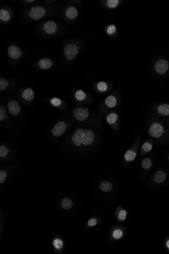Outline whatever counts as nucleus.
<instances>
[{
    "mask_svg": "<svg viewBox=\"0 0 169 254\" xmlns=\"http://www.w3.org/2000/svg\"><path fill=\"white\" fill-rule=\"evenodd\" d=\"M98 89L101 92H104L107 90V84L104 82H100L97 84Z\"/></svg>",
    "mask_w": 169,
    "mask_h": 254,
    "instance_id": "b1692460",
    "label": "nucleus"
},
{
    "mask_svg": "<svg viewBox=\"0 0 169 254\" xmlns=\"http://www.w3.org/2000/svg\"><path fill=\"white\" fill-rule=\"evenodd\" d=\"M158 111L160 114L163 116H169V105L162 104L159 106Z\"/></svg>",
    "mask_w": 169,
    "mask_h": 254,
    "instance_id": "4468645a",
    "label": "nucleus"
},
{
    "mask_svg": "<svg viewBox=\"0 0 169 254\" xmlns=\"http://www.w3.org/2000/svg\"><path fill=\"white\" fill-rule=\"evenodd\" d=\"M61 103H62L61 100L58 98H53L51 100V103L52 104V105H53V106H56V107L59 106V105L61 104Z\"/></svg>",
    "mask_w": 169,
    "mask_h": 254,
    "instance_id": "7c9ffc66",
    "label": "nucleus"
},
{
    "mask_svg": "<svg viewBox=\"0 0 169 254\" xmlns=\"http://www.w3.org/2000/svg\"><path fill=\"white\" fill-rule=\"evenodd\" d=\"M61 205L64 209H69L72 206V202L70 199L65 198L62 200Z\"/></svg>",
    "mask_w": 169,
    "mask_h": 254,
    "instance_id": "f3484780",
    "label": "nucleus"
},
{
    "mask_svg": "<svg viewBox=\"0 0 169 254\" xmlns=\"http://www.w3.org/2000/svg\"><path fill=\"white\" fill-rule=\"evenodd\" d=\"M46 13V10L43 7L36 6L32 7L29 12L30 17L34 20H39L44 17Z\"/></svg>",
    "mask_w": 169,
    "mask_h": 254,
    "instance_id": "39448f33",
    "label": "nucleus"
},
{
    "mask_svg": "<svg viewBox=\"0 0 169 254\" xmlns=\"http://www.w3.org/2000/svg\"><path fill=\"white\" fill-rule=\"evenodd\" d=\"M97 220L95 219H92L89 220V222L88 223V225L89 226H94L97 224Z\"/></svg>",
    "mask_w": 169,
    "mask_h": 254,
    "instance_id": "c9c22d12",
    "label": "nucleus"
},
{
    "mask_svg": "<svg viewBox=\"0 0 169 254\" xmlns=\"http://www.w3.org/2000/svg\"><path fill=\"white\" fill-rule=\"evenodd\" d=\"M152 146L151 145V144H150V143H145L144 144L143 146H142V149L145 152H148L150 151L151 149H152Z\"/></svg>",
    "mask_w": 169,
    "mask_h": 254,
    "instance_id": "c85d7f7f",
    "label": "nucleus"
},
{
    "mask_svg": "<svg viewBox=\"0 0 169 254\" xmlns=\"http://www.w3.org/2000/svg\"><path fill=\"white\" fill-rule=\"evenodd\" d=\"M152 165L151 161L148 158H145L142 160L141 162V165L142 167L145 169H150Z\"/></svg>",
    "mask_w": 169,
    "mask_h": 254,
    "instance_id": "4be33fe9",
    "label": "nucleus"
},
{
    "mask_svg": "<svg viewBox=\"0 0 169 254\" xmlns=\"http://www.w3.org/2000/svg\"><path fill=\"white\" fill-rule=\"evenodd\" d=\"M54 245L58 249H60L62 247V242L59 239H56L54 241Z\"/></svg>",
    "mask_w": 169,
    "mask_h": 254,
    "instance_id": "72a5a7b5",
    "label": "nucleus"
},
{
    "mask_svg": "<svg viewBox=\"0 0 169 254\" xmlns=\"http://www.w3.org/2000/svg\"><path fill=\"white\" fill-rule=\"evenodd\" d=\"M118 115L115 113H112L108 115L106 118L107 122L109 124H112L114 123L118 119Z\"/></svg>",
    "mask_w": 169,
    "mask_h": 254,
    "instance_id": "412c9836",
    "label": "nucleus"
},
{
    "mask_svg": "<svg viewBox=\"0 0 169 254\" xmlns=\"http://www.w3.org/2000/svg\"><path fill=\"white\" fill-rule=\"evenodd\" d=\"M106 105L110 108L114 107L116 104V98L112 96H108L105 100Z\"/></svg>",
    "mask_w": 169,
    "mask_h": 254,
    "instance_id": "a211bd4d",
    "label": "nucleus"
},
{
    "mask_svg": "<svg viewBox=\"0 0 169 254\" xmlns=\"http://www.w3.org/2000/svg\"><path fill=\"white\" fill-rule=\"evenodd\" d=\"M95 139V135L92 130L78 128L72 136V142L76 145L80 146L83 144L85 146L91 145Z\"/></svg>",
    "mask_w": 169,
    "mask_h": 254,
    "instance_id": "f257e3e1",
    "label": "nucleus"
},
{
    "mask_svg": "<svg viewBox=\"0 0 169 254\" xmlns=\"http://www.w3.org/2000/svg\"><path fill=\"white\" fill-rule=\"evenodd\" d=\"M7 177V174L4 171H0V184H2Z\"/></svg>",
    "mask_w": 169,
    "mask_h": 254,
    "instance_id": "473e14b6",
    "label": "nucleus"
},
{
    "mask_svg": "<svg viewBox=\"0 0 169 254\" xmlns=\"http://www.w3.org/2000/svg\"><path fill=\"white\" fill-rule=\"evenodd\" d=\"M76 98L78 100L82 101L86 98V94L82 90H80L76 93Z\"/></svg>",
    "mask_w": 169,
    "mask_h": 254,
    "instance_id": "5701e85b",
    "label": "nucleus"
},
{
    "mask_svg": "<svg viewBox=\"0 0 169 254\" xmlns=\"http://www.w3.org/2000/svg\"><path fill=\"white\" fill-rule=\"evenodd\" d=\"M8 154V150L5 146L0 147V156L1 157H5Z\"/></svg>",
    "mask_w": 169,
    "mask_h": 254,
    "instance_id": "cd10ccee",
    "label": "nucleus"
},
{
    "mask_svg": "<svg viewBox=\"0 0 169 254\" xmlns=\"http://www.w3.org/2000/svg\"><path fill=\"white\" fill-rule=\"evenodd\" d=\"M136 157V154L135 152L133 151L132 150H128L125 154V160L127 161H132L135 159Z\"/></svg>",
    "mask_w": 169,
    "mask_h": 254,
    "instance_id": "6ab92c4d",
    "label": "nucleus"
},
{
    "mask_svg": "<svg viewBox=\"0 0 169 254\" xmlns=\"http://www.w3.org/2000/svg\"><path fill=\"white\" fill-rule=\"evenodd\" d=\"M167 247H168V248H169V240H168V241H167Z\"/></svg>",
    "mask_w": 169,
    "mask_h": 254,
    "instance_id": "e433bc0d",
    "label": "nucleus"
},
{
    "mask_svg": "<svg viewBox=\"0 0 169 254\" xmlns=\"http://www.w3.org/2000/svg\"><path fill=\"white\" fill-rule=\"evenodd\" d=\"M122 235H123V232L120 229H116V230H114L113 233V236L116 239L120 238Z\"/></svg>",
    "mask_w": 169,
    "mask_h": 254,
    "instance_id": "c756f323",
    "label": "nucleus"
},
{
    "mask_svg": "<svg viewBox=\"0 0 169 254\" xmlns=\"http://www.w3.org/2000/svg\"><path fill=\"white\" fill-rule=\"evenodd\" d=\"M10 18V14L8 11L4 9H1L0 10V19L4 22L8 21Z\"/></svg>",
    "mask_w": 169,
    "mask_h": 254,
    "instance_id": "aec40b11",
    "label": "nucleus"
},
{
    "mask_svg": "<svg viewBox=\"0 0 169 254\" xmlns=\"http://www.w3.org/2000/svg\"><path fill=\"white\" fill-rule=\"evenodd\" d=\"M66 125L63 121H59L52 129V133L55 137H59L66 132Z\"/></svg>",
    "mask_w": 169,
    "mask_h": 254,
    "instance_id": "423d86ee",
    "label": "nucleus"
},
{
    "mask_svg": "<svg viewBox=\"0 0 169 254\" xmlns=\"http://www.w3.org/2000/svg\"><path fill=\"white\" fill-rule=\"evenodd\" d=\"M78 47L72 44L66 45L64 49V54L68 60H72L76 57L78 54Z\"/></svg>",
    "mask_w": 169,
    "mask_h": 254,
    "instance_id": "7ed1b4c3",
    "label": "nucleus"
},
{
    "mask_svg": "<svg viewBox=\"0 0 169 254\" xmlns=\"http://www.w3.org/2000/svg\"><path fill=\"white\" fill-rule=\"evenodd\" d=\"M6 112V110L4 107H0V121H3L7 117V116L5 114Z\"/></svg>",
    "mask_w": 169,
    "mask_h": 254,
    "instance_id": "bb28decb",
    "label": "nucleus"
},
{
    "mask_svg": "<svg viewBox=\"0 0 169 254\" xmlns=\"http://www.w3.org/2000/svg\"><path fill=\"white\" fill-rule=\"evenodd\" d=\"M72 114L76 120L82 121L89 117V111L87 107H76L72 111Z\"/></svg>",
    "mask_w": 169,
    "mask_h": 254,
    "instance_id": "f03ea898",
    "label": "nucleus"
},
{
    "mask_svg": "<svg viewBox=\"0 0 169 254\" xmlns=\"http://www.w3.org/2000/svg\"></svg>",
    "mask_w": 169,
    "mask_h": 254,
    "instance_id": "58836bf2",
    "label": "nucleus"
},
{
    "mask_svg": "<svg viewBox=\"0 0 169 254\" xmlns=\"http://www.w3.org/2000/svg\"><path fill=\"white\" fill-rule=\"evenodd\" d=\"M148 133L150 136L159 138L163 135L164 133V128L163 126L158 123H154L150 126V128H149Z\"/></svg>",
    "mask_w": 169,
    "mask_h": 254,
    "instance_id": "20e7f679",
    "label": "nucleus"
},
{
    "mask_svg": "<svg viewBox=\"0 0 169 254\" xmlns=\"http://www.w3.org/2000/svg\"><path fill=\"white\" fill-rule=\"evenodd\" d=\"M39 64L41 68L44 70H48L52 66L53 62L49 58H42L39 61Z\"/></svg>",
    "mask_w": 169,
    "mask_h": 254,
    "instance_id": "9b49d317",
    "label": "nucleus"
},
{
    "mask_svg": "<svg viewBox=\"0 0 169 254\" xmlns=\"http://www.w3.org/2000/svg\"><path fill=\"white\" fill-rule=\"evenodd\" d=\"M112 184L108 181H103L100 185V188L103 192H107L110 191L112 189Z\"/></svg>",
    "mask_w": 169,
    "mask_h": 254,
    "instance_id": "dca6fc26",
    "label": "nucleus"
},
{
    "mask_svg": "<svg viewBox=\"0 0 169 254\" xmlns=\"http://www.w3.org/2000/svg\"><path fill=\"white\" fill-rule=\"evenodd\" d=\"M78 13L77 9L73 7H68L66 11V16L70 19L75 18L77 16Z\"/></svg>",
    "mask_w": 169,
    "mask_h": 254,
    "instance_id": "f8f14e48",
    "label": "nucleus"
},
{
    "mask_svg": "<svg viewBox=\"0 0 169 254\" xmlns=\"http://www.w3.org/2000/svg\"><path fill=\"white\" fill-rule=\"evenodd\" d=\"M8 86V82L4 78L0 79V90L3 91Z\"/></svg>",
    "mask_w": 169,
    "mask_h": 254,
    "instance_id": "a878e982",
    "label": "nucleus"
},
{
    "mask_svg": "<svg viewBox=\"0 0 169 254\" xmlns=\"http://www.w3.org/2000/svg\"><path fill=\"white\" fill-rule=\"evenodd\" d=\"M44 29L47 33L49 34H52L53 33H54L57 30V26L55 24V22L50 20L46 22L44 24Z\"/></svg>",
    "mask_w": 169,
    "mask_h": 254,
    "instance_id": "9d476101",
    "label": "nucleus"
},
{
    "mask_svg": "<svg viewBox=\"0 0 169 254\" xmlns=\"http://www.w3.org/2000/svg\"><path fill=\"white\" fill-rule=\"evenodd\" d=\"M8 110L9 112L13 115H17L21 110L19 104L16 100H12L8 104Z\"/></svg>",
    "mask_w": 169,
    "mask_h": 254,
    "instance_id": "6e6552de",
    "label": "nucleus"
},
{
    "mask_svg": "<svg viewBox=\"0 0 169 254\" xmlns=\"http://www.w3.org/2000/svg\"><path fill=\"white\" fill-rule=\"evenodd\" d=\"M28 2H34L35 1L34 0H32V1H27Z\"/></svg>",
    "mask_w": 169,
    "mask_h": 254,
    "instance_id": "4c0bfd02",
    "label": "nucleus"
},
{
    "mask_svg": "<svg viewBox=\"0 0 169 254\" xmlns=\"http://www.w3.org/2000/svg\"><path fill=\"white\" fill-rule=\"evenodd\" d=\"M126 215H127V212L126 211H125V210H122L119 213V215H118V218H119V219L120 220H124L125 219H126Z\"/></svg>",
    "mask_w": 169,
    "mask_h": 254,
    "instance_id": "2f4dec72",
    "label": "nucleus"
},
{
    "mask_svg": "<svg viewBox=\"0 0 169 254\" xmlns=\"http://www.w3.org/2000/svg\"><path fill=\"white\" fill-rule=\"evenodd\" d=\"M22 97L24 100L28 101H31L34 100V91L31 88H28L24 90L22 93Z\"/></svg>",
    "mask_w": 169,
    "mask_h": 254,
    "instance_id": "ddd939ff",
    "label": "nucleus"
},
{
    "mask_svg": "<svg viewBox=\"0 0 169 254\" xmlns=\"http://www.w3.org/2000/svg\"><path fill=\"white\" fill-rule=\"evenodd\" d=\"M166 175L163 171H158L154 175V181L158 183H161L165 181Z\"/></svg>",
    "mask_w": 169,
    "mask_h": 254,
    "instance_id": "2eb2a0df",
    "label": "nucleus"
},
{
    "mask_svg": "<svg viewBox=\"0 0 169 254\" xmlns=\"http://www.w3.org/2000/svg\"><path fill=\"white\" fill-rule=\"evenodd\" d=\"M116 28L115 27V26L112 25V26H110L108 27L107 32L108 34H112L116 32Z\"/></svg>",
    "mask_w": 169,
    "mask_h": 254,
    "instance_id": "f704fd0d",
    "label": "nucleus"
},
{
    "mask_svg": "<svg viewBox=\"0 0 169 254\" xmlns=\"http://www.w3.org/2000/svg\"><path fill=\"white\" fill-rule=\"evenodd\" d=\"M154 68L158 73L161 75H163L168 70L169 63L165 60H160L155 64Z\"/></svg>",
    "mask_w": 169,
    "mask_h": 254,
    "instance_id": "0eeeda50",
    "label": "nucleus"
},
{
    "mask_svg": "<svg viewBox=\"0 0 169 254\" xmlns=\"http://www.w3.org/2000/svg\"><path fill=\"white\" fill-rule=\"evenodd\" d=\"M119 3L118 0H108L107 1L108 6L110 8H116Z\"/></svg>",
    "mask_w": 169,
    "mask_h": 254,
    "instance_id": "393cba45",
    "label": "nucleus"
},
{
    "mask_svg": "<svg viewBox=\"0 0 169 254\" xmlns=\"http://www.w3.org/2000/svg\"><path fill=\"white\" fill-rule=\"evenodd\" d=\"M8 52L9 56L14 60L18 59L22 55L21 50L14 46H11L9 47L8 49Z\"/></svg>",
    "mask_w": 169,
    "mask_h": 254,
    "instance_id": "1a4fd4ad",
    "label": "nucleus"
}]
</instances>
